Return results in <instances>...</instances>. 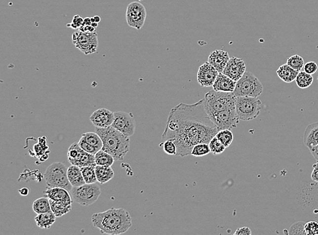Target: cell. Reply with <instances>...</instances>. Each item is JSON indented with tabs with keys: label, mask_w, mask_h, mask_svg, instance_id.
Segmentation results:
<instances>
[{
	"label": "cell",
	"mask_w": 318,
	"mask_h": 235,
	"mask_svg": "<svg viewBox=\"0 0 318 235\" xmlns=\"http://www.w3.org/2000/svg\"><path fill=\"white\" fill-rule=\"evenodd\" d=\"M219 132L205 110L202 99L192 105L180 103L172 109L161 138L163 141H174L177 156L185 157L192 154L198 144L210 143Z\"/></svg>",
	"instance_id": "1"
},
{
	"label": "cell",
	"mask_w": 318,
	"mask_h": 235,
	"mask_svg": "<svg viewBox=\"0 0 318 235\" xmlns=\"http://www.w3.org/2000/svg\"><path fill=\"white\" fill-rule=\"evenodd\" d=\"M92 222L103 234L112 235L126 233L132 225V218L128 211L114 207L92 215Z\"/></svg>",
	"instance_id": "2"
},
{
	"label": "cell",
	"mask_w": 318,
	"mask_h": 235,
	"mask_svg": "<svg viewBox=\"0 0 318 235\" xmlns=\"http://www.w3.org/2000/svg\"><path fill=\"white\" fill-rule=\"evenodd\" d=\"M95 132L103 141L102 150L113 156L116 161H121L130 149V138L112 126L96 127Z\"/></svg>",
	"instance_id": "3"
},
{
	"label": "cell",
	"mask_w": 318,
	"mask_h": 235,
	"mask_svg": "<svg viewBox=\"0 0 318 235\" xmlns=\"http://www.w3.org/2000/svg\"><path fill=\"white\" fill-rule=\"evenodd\" d=\"M237 96L234 92H217L214 90L206 93L204 107L208 116L231 108H236Z\"/></svg>",
	"instance_id": "4"
},
{
	"label": "cell",
	"mask_w": 318,
	"mask_h": 235,
	"mask_svg": "<svg viewBox=\"0 0 318 235\" xmlns=\"http://www.w3.org/2000/svg\"><path fill=\"white\" fill-rule=\"evenodd\" d=\"M67 169L61 162H54L49 165L43 174L47 187L63 188L71 192L73 187L69 181Z\"/></svg>",
	"instance_id": "5"
},
{
	"label": "cell",
	"mask_w": 318,
	"mask_h": 235,
	"mask_svg": "<svg viewBox=\"0 0 318 235\" xmlns=\"http://www.w3.org/2000/svg\"><path fill=\"white\" fill-rule=\"evenodd\" d=\"M263 92V86L259 79L252 73L245 72L242 77L236 82L234 94L237 97L249 96L258 98Z\"/></svg>",
	"instance_id": "6"
},
{
	"label": "cell",
	"mask_w": 318,
	"mask_h": 235,
	"mask_svg": "<svg viewBox=\"0 0 318 235\" xmlns=\"http://www.w3.org/2000/svg\"><path fill=\"white\" fill-rule=\"evenodd\" d=\"M262 103L258 98L239 96L236 98V110L239 120L250 121L259 116Z\"/></svg>",
	"instance_id": "7"
},
{
	"label": "cell",
	"mask_w": 318,
	"mask_h": 235,
	"mask_svg": "<svg viewBox=\"0 0 318 235\" xmlns=\"http://www.w3.org/2000/svg\"><path fill=\"white\" fill-rule=\"evenodd\" d=\"M70 193L74 201L83 206H88L97 201L101 191L96 183L85 184L80 187H73Z\"/></svg>",
	"instance_id": "8"
},
{
	"label": "cell",
	"mask_w": 318,
	"mask_h": 235,
	"mask_svg": "<svg viewBox=\"0 0 318 235\" xmlns=\"http://www.w3.org/2000/svg\"><path fill=\"white\" fill-rule=\"evenodd\" d=\"M72 39L76 48L79 49L86 55L97 52L99 41L96 32L86 33L79 31L73 34Z\"/></svg>",
	"instance_id": "9"
},
{
	"label": "cell",
	"mask_w": 318,
	"mask_h": 235,
	"mask_svg": "<svg viewBox=\"0 0 318 235\" xmlns=\"http://www.w3.org/2000/svg\"><path fill=\"white\" fill-rule=\"evenodd\" d=\"M209 117L219 131L235 129L239 121L236 108L220 111Z\"/></svg>",
	"instance_id": "10"
},
{
	"label": "cell",
	"mask_w": 318,
	"mask_h": 235,
	"mask_svg": "<svg viewBox=\"0 0 318 235\" xmlns=\"http://www.w3.org/2000/svg\"><path fill=\"white\" fill-rule=\"evenodd\" d=\"M146 17V8L141 3L133 1L129 3L126 13L127 24L129 27L139 30L144 25Z\"/></svg>",
	"instance_id": "11"
},
{
	"label": "cell",
	"mask_w": 318,
	"mask_h": 235,
	"mask_svg": "<svg viewBox=\"0 0 318 235\" xmlns=\"http://www.w3.org/2000/svg\"><path fill=\"white\" fill-rule=\"evenodd\" d=\"M114 116L115 118L112 126L129 138L133 136L136 128V121L133 114L119 111L114 112Z\"/></svg>",
	"instance_id": "12"
},
{
	"label": "cell",
	"mask_w": 318,
	"mask_h": 235,
	"mask_svg": "<svg viewBox=\"0 0 318 235\" xmlns=\"http://www.w3.org/2000/svg\"><path fill=\"white\" fill-rule=\"evenodd\" d=\"M219 72L213 66L205 62L199 67L197 75L198 83L201 87H212L214 81L217 79Z\"/></svg>",
	"instance_id": "13"
},
{
	"label": "cell",
	"mask_w": 318,
	"mask_h": 235,
	"mask_svg": "<svg viewBox=\"0 0 318 235\" xmlns=\"http://www.w3.org/2000/svg\"><path fill=\"white\" fill-rule=\"evenodd\" d=\"M246 64L243 59L232 57L229 60L222 73L231 79L238 81L246 72Z\"/></svg>",
	"instance_id": "14"
},
{
	"label": "cell",
	"mask_w": 318,
	"mask_h": 235,
	"mask_svg": "<svg viewBox=\"0 0 318 235\" xmlns=\"http://www.w3.org/2000/svg\"><path fill=\"white\" fill-rule=\"evenodd\" d=\"M114 118V113L108 109L102 108L94 111L91 115L90 119L95 127H107L112 126Z\"/></svg>",
	"instance_id": "15"
},
{
	"label": "cell",
	"mask_w": 318,
	"mask_h": 235,
	"mask_svg": "<svg viewBox=\"0 0 318 235\" xmlns=\"http://www.w3.org/2000/svg\"><path fill=\"white\" fill-rule=\"evenodd\" d=\"M70 191L61 187H47L46 190L43 191L44 196L49 199L53 201L63 202V203L72 204V197Z\"/></svg>",
	"instance_id": "16"
},
{
	"label": "cell",
	"mask_w": 318,
	"mask_h": 235,
	"mask_svg": "<svg viewBox=\"0 0 318 235\" xmlns=\"http://www.w3.org/2000/svg\"><path fill=\"white\" fill-rule=\"evenodd\" d=\"M230 59L229 53L226 51L217 50L211 52L208 57V63L211 64L219 73H222Z\"/></svg>",
	"instance_id": "17"
},
{
	"label": "cell",
	"mask_w": 318,
	"mask_h": 235,
	"mask_svg": "<svg viewBox=\"0 0 318 235\" xmlns=\"http://www.w3.org/2000/svg\"><path fill=\"white\" fill-rule=\"evenodd\" d=\"M236 82L237 81L231 79L223 73H219L212 87L213 90L217 92H234L236 88Z\"/></svg>",
	"instance_id": "18"
},
{
	"label": "cell",
	"mask_w": 318,
	"mask_h": 235,
	"mask_svg": "<svg viewBox=\"0 0 318 235\" xmlns=\"http://www.w3.org/2000/svg\"><path fill=\"white\" fill-rule=\"evenodd\" d=\"M303 143L309 149L318 144V123H312L307 127L303 136Z\"/></svg>",
	"instance_id": "19"
},
{
	"label": "cell",
	"mask_w": 318,
	"mask_h": 235,
	"mask_svg": "<svg viewBox=\"0 0 318 235\" xmlns=\"http://www.w3.org/2000/svg\"><path fill=\"white\" fill-rule=\"evenodd\" d=\"M69 181L73 187H80L86 184L83 178L81 167L78 165H71L67 169Z\"/></svg>",
	"instance_id": "20"
},
{
	"label": "cell",
	"mask_w": 318,
	"mask_h": 235,
	"mask_svg": "<svg viewBox=\"0 0 318 235\" xmlns=\"http://www.w3.org/2000/svg\"><path fill=\"white\" fill-rule=\"evenodd\" d=\"M299 72L292 69L287 64L281 65L278 69L277 74L280 79L286 83H291L297 78Z\"/></svg>",
	"instance_id": "21"
},
{
	"label": "cell",
	"mask_w": 318,
	"mask_h": 235,
	"mask_svg": "<svg viewBox=\"0 0 318 235\" xmlns=\"http://www.w3.org/2000/svg\"><path fill=\"white\" fill-rule=\"evenodd\" d=\"M56 216L52 211L38 214L35 218L36 225L43 229H49L56 222Z\"/></svg>",
	"instance_id": "22"
},
{
	"label": "cell",
	"mask_w": 318,
	"mask_h": 235,
	"mask_svg": "<svg viewBox=\"0 0 318 235\" xmlns=\"http://www.w3.org/2000/svg\"><path fill=\"white\" fill-rule=\"evenodd\" d=\"M95 170L98 182L101 184L108 183L114 177V175H115L112 166L96 165Z\"/></svg>",
	"instance_id": "23"
},
{
	"label": "cell",
	"mask_w": 318,
	"mask_h": 235,
	"mask_svg": "<svg viewBox=\"0 0 318 235\" xmlns=\"http://www.w3.org/2000/svg\"><path fill=\"white\" fill-rule=\"evenodd\" d=\"M72 165H78L79 167L89 166V165H96L94 155L88 154L83 150L80 151L78 158L71 163Z\"/></svg>",
	"instance_id": "24"
},
{
	"label": "cell",
	"mask_w": 318,
	"mask_h": 235,
	"mask_svg": "<svg viewBox=\"0 0 318 235\" xmlns=\"http://www.w3.org/2000/svg\"><path fill=\"white\" fill-rule=\"evenodd\" d=\"M50 200L51 209L56 217H61L67 214L72 210V204L63 203Z\"/></svg>",
	"instance_id": "25"
},
{
	"label": "cell",
	"mask_w": 318,
	"mask_h": 235,
	"mask_svg": "<svg viewBox=\"0 0 318 235\" xmlns=\"http://www.w3.org/2000/svg\"><path fill=\"white\" fill-rule=\"evenodd\" d=\"M33 210L35 211L36 214H43V213L52 211L51 209L50 200L48 197H41L38 198L33 203Z\"/></svg>",
	"instance_id": "26"
},
{
	"label": "cell",
	"mask_w": 318,
	"mask_h": 235,
	"mask_svg": "<svg viewBox=\"0 0 318 235\" xmlns=\"http://www.w3.org/2000/svg\"><path fill=\"white\" fill-rule=\"evenodd\" d=\"M80 139L92 146L98 150H101L103 148V141L97 133L86 132L81 135Z\"/></svg>",
	"instance_id": "27"
},
{
	"label": "cell",
	"mask_w": 318,
	"mask_h": 235,
	"mask_svg": "<svg viewBox=\"0 0 318 235\" xmlns=\"http://www.w3.org/2000/svg\"><path fill=\"white\" fill-rule=\"evenodd\" d=\"M96 165H103V166H112L114 164L115 159L112 156L105 152L103 150L98 151L94 155Z\"/></svg>",
	"instance_id": "28"
},
{
	"label": "cell",
	"mask_w": 318,
	"mask_h": 235,
	"mask_svg": "<svg viewBox=\"0 0 318 235\" xmlns=\"http://www.w3.org/2000/svg\"><path fill=\"white\" fill-rule=\"evenodd\" d=\"M298 86L301 89H306L313 83L314 78L312 75L305 72H300L295 79Z\"/></svg>",
	"instance_id": "29"
},
{
	"label": "cell",
	"mask_w": 318,
	"mask_h": 235,
	"mask_svg": "<svg viewBox=\"0 0 318 235\" xmlns=\"http://www.w3.org/2000/svg\"><path fill=\"white\" fill-rule=\"evenodd\" d=\"M96 165H89V166L81 167V172L86 184H94L98 182L96 178Z\"/></svg>",
	"instance_id": "30"
},
{
	"label": "cell",
	"mask_w": 318,
	"mask_h": 235,
	"mask_svg": "<svg viewBox=\"0 0 318 235\" xmlns=\"http://www.w3.org/2000/svg\"><path fill=\"white\" fill-rule=\"evenodd\" d=\"M209 147H210V152L214 156H218V155L223 154L225 151V149L227 148L216 136L210 140L209 143Z\"/></svg>",
	"instance_id": "31"
},
{
	"label": "cell",
	"mask_w": 318,
	"mask_h": 235,
	"mask_svg": "<svg viewBox=\"0 0 318 235\" xmlns=\"http://www.w3.org/2000/svg\"><path fill=\"white\" fill-rule=\"evenodd\" d=\"M210 153L211 152H210L209 143H199L194 146L191 155L192 156L199 157L206 156L207 155L210 154Z\"/></svg>",
	"instance_id": "32"
},
{
	"label": "cell",
	"mask_w": 318,
	"mask_h": 235,
	"mask_svg": "<svg viewBox=\"0 0 318 235\" xmlns=\"http://www.w3.org/2000/svg\"><path fill=\"white\" fill-rule=\"evenodd\" d=\"M286 64L290 67H292V69H295V70L300 72H301L303 67H304V59L301 56L296 54V55L289 57L287 59Z\"/></svg>",
	"instance_id": "33"
},
{
	"label": "cell",
	"mask_w": 318,
	"mask_h": 235,
	"mask_svg": "<svg viewBox=\"0 0 318 235\" xmlns=\"http://www.w3.org/2000/svg\"><path fill=\"white\" fill-rule=\"evenodd\" d=\"M216 136L226 147H230L234 140V134L230 130H220Z\"/></svg>",
	"instance_id": "34"
},
{
	"label": "cell",
	"mask_w": 318,
	"mask_h": 235,
	"mask_svg": "<svg viewBox=\"0 0 318 235\" xmlns=\"http://www.w3.org/2000/svg\"><path fill=\"white\" fill-rule=\"evenodd\" d=\"M163 151L170 156H177V147L174 141L171 140H166L163 142Z\"/></svg>",
	"instance_id": "35"
},
{
	"label": "cell",
	"mask_w": 318,
	"mask_h": 235,
	"mask_svg": "<svg viewBox=\"0 0 318 235\" xmlns=\"http://www.w3.org/2000/svg\"><path fill=\"white\" fill-rule=\"evenodd\" d=\"M305 222H299L294 224L288 231L289 235H307L305 230Z\"/></svg>",
	"instance_id": "36"
},
{
	"label": "cell",
	"mask_w": 318,
	"mask_h": 235,
	"mask_svg": "<svg viewBox=\"0 0 318 235\" xmlns=\"http://www.w3.org/2000/svg\"><path fill=\"white\" fill-rule=\"evenodd\" d=\"M305 230L307 235H318V223L314 221H311L305 224Z\"/></svg>",
	"instance_id": "37"
},
{
	"label": "cell",
	"mask_w": 318,
	"mask_h": 235,
	"mask_svg": "<svg viewBox=\"0 0 318 235\" xmlns=\"http://www.w3.org/2000/svg\"><path fill=\"white\" fill-rule=\"evenodd\" d=\"M80 147L83 149V151H86V152L88 153V154L92 155H95L96 153L99 151L98 149L94 148V147L89 145L88 143H86V142L83 141V140H80L78 142Z\"/></svg>",
	"instance_id": "38"
},
{
	"label": "cell",
	"mask_w": 318,
	"mask_h": 235,
	"mask_svg": "<svg viewBox=\"0 0 318 235\" xmlns=\"http://www.w3.org/2000/svg\"><path fill=\"white\" fill-rule=\"evenodd\" d=\"M318 66L317 63L313 61L308 62V63L305 64L304 67H303L304 72L310 75L316 74L318 71Z\"/></svg>",
	"instance_id": "39"
},
{
	"label": "cell",
	"mask_w": 318,
	"mask_h": 235,
	"mask_svg": "<svg viewBox=\"0 0 318 235\" xmlns=\"http://www.w3.org/2000/svg\"><path fill=\"white\" fill-rule=\"evenodd\" d=\"M83 20L84 19L80 16L76 15L73 19L72 23H68L67 26L74 29H79L80 27L83 25Z\"/></svg>",
	"instance_id": "40"
},
{
	"label": "cell",
	"mask_w": 318,
	"mask_h": 235,
	"mask_svg": "<svg viewBox=\"0 0 318 235\" xmlns=\"http://www.w3.org/2000/svg\"><path fill=\"white\" fill-rule=\"evenodd\" d=\"M252 231L250 228L242 227L240 229H238L237 231L234 233V235H251Z\"/></svg>",
	"instance_id": "41"
},
{
	"label": "cell",
	"mask_w": 318,
	"mask_h": 235,
	"mask_svg": "<svg viewBox=\"0 0 318 235\" xmlns=\"http://www.w3.org/2000/svg\"><path fill=\"white\" fill-rule=\"evenodd\" d=\"M313 169V172L312 173V179L313 180V181L318 183V161L314 164Z\"/></svg>",
	"instance_id": "42"
},
{
	"label": "cell",
	"mask_w": 318,
	"mask_h": 235,
	"mask_svg": "<svg viewBox=\"0 0 318 235\" xmlns=\"http://www.w3.org/2000/svg\"><path fill=\"white\" fill-rule=\"evenodd\" d=\"M310 152L314 157L316 158V161H318V144L310 149Z\"/></svg>",
	"instance_id": "43"
},
{
	"label": "cell",
	"mask_w": 318,
	"mask_h": 235,
	"mask_svg": "<svg viewBox=\"0 0 318 235\" xmlns=\"http://www.w3.org/2000/svg\"><path fill=\"white\" fill-rule=\"evenodd\" d=\"M19 192L20 195H21V196H28L29 193H30V189L26 187L22 188V189H20Z\"/></svg>",
	"instance_id": "44"
},
{
	"label": "cell",
	"mask_w": 318,
	"mask_h": 235,
	"mask_svg": "<svg viewBox=\"0 0 318 235\" xmlns=\"http://www.w3.org/2000/svg\"><path fill=\"white\" fill-rule=\"evenodd\" d=\"M92 20H91V18L89 17H86L85 18L84 20H83V23L82 25H86V26H90V25H92Z\"/></svg>",
	"instance_id": "45"
},
{
	"label": "cell",
	"mask_w": 318,
	"mask_h": 235,
	"mask_svg": "<svg viewBox=\"0 0 318 235\" xmlns=\"http://www.w3.org/2000/svg\"><path fill=\"white\" fill-rule=\"evenodd\" d=\"M91 20H92V23H99L101 21V17L99 16H93V17H91Z\"/></svg>",
	"instance_id": "46"
},
{
	"label": "cell",
	"mask_w": 318,
	"mask_h": 235,
	"mask_svg": "<svg viewBox=\"0 0 318 235\" xmlns=\"http://www.w3.org/2000/svg\"><path fill=\"white\" fill-rule=\"evenodd\" d=\"M98 25H99V23H92V26L94 27V28H96V27H98Z\"/></svg>",
	"instance_id": "47"
},
{
	"label": "cell",
	"mask_w": 318,
	"mask_h": 235,
	"mask_svg": "<svg viewBox=\"0 0 318 235\" xmlns=\"http://www.w3.org/2000/svg\"></svg>",
	"instance_id": "48"
}]
</instances>
